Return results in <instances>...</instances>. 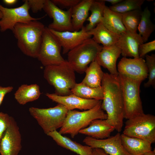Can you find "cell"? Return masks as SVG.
I'll return each mask as SVG.
<instances>
[{
    "label": "cell",
    "instance_id": "6da1fadb",
    "mask_svg": "<svg viewBox=\"0 0 155 155\" xmlns=\"http://www.w3.org/2000/svg\"><path fill=\"white\" fill-rule=\"evenodd\" d=\"M118 75L104 73L101 82L104 95L101 106L106 112L107 122L119 132L122 130L124 118L122 90Z\"/></svg>",
    "mask_w": 155,
    "mask_h": 155
},
{
    "label": "cell",
    "instance_id": "7a4b0ae2",
    "mask_svg": "<svg viewBox=\"0 0 155 155\" xmlns=\"http://www.w3.org/2000/svg\"><path fill=\"white\" fill-rule=\"evenodd\" d=\"M45 26L38 20L17 24L12 31L17 45L25 55L37 58Z\"/></svg>",
    "mask_w": 155,
    "mask_h": 155
},
{
    "label": "cell",
    "instance_id": "3957f363",
    "mask_svg": "<svg viewBox=\"0 0 155 155\" xmlns=\"http://www.w3.org/2000/svg\"><path fill=\"white\" fill-rule=\"evenodd\" d=\"M44 77L55 89V94L61 96L72 94L76 84L75 71L67 61L60 65L45 67Z\"/></svg>",
    "mask_w": 155,
    "mask_h": 155
},
{
    "label": "cell",
    "instance_id": "277c9868",
    "mask_svg": "<svg viewBox=\"0 0 155 155\" xmlns=\"http://www.w3.org/2000/svg\"><path fill=\"white\" fill-rule=\"evenodd\" d=\"M102 100L94 107L83 111L68 110L65 121L59 132L61 134H69L74 138L81 129L87 127L93 120L106 119L107 116L102 108Z\"/></svg>",
    "mask_w": 155,
    "mask_h": 155
},
{
    "label": "cell",
    "instance_id": "5b68a950",
    "mask_svg": "<svg viewBox=\"0 0 155 155\" xmlns=\"http://www.w3.org/2000/svg\"><path fill=\"white\" fill-rule=\"evenodd\" d=\"M123 104L124 118L127 119L144 113L140 95L142 81L129 78L120 74Z\"/></svg>",
    "mask_w": 155,
    "mask_h": 155
},
{
    "label": "cell",
    "instance_id": "8992f818",
    "mask_svg": "<svg viewBox=\"0 0 155 155\" xmlns=\"http://www.w3.org/2000/svg\"><path fill=\"white\" fill-rule=\"evenodd\" d=\"M102 47L92 38H88L67 53V61L75 71L83 73L88 65L96 59Z\"/></svg>",
    "mask_w": 155,
    "mask_h": 155
},
{
    "label": "cell",
    "instance_id": "52a82bcc",
    "mask_svg": "<svg viewBox=\"0 0 155 155\" xmlns=\"http://www.w3.org/2000/svg\"><path fill=\"white\" fill-rule=\"evenodd\" d=\"M68 111L64 105L60 104L49 108L32 107L29 109L30 115L36 120L46 135L62 127Z\"/></svg>",
    "mask_w": 155,
    "mask_h": 155
},
{
    "label": "cell",
    "instance_id": "ba28073f",
    "mask_svg": "<svg viewBox=\"0 0 155 155\" xmlns=\"http://www.w3.org/2000/svg\"><path fill=\"white\" fill-rule=\"evenodd\" d=\"M123 134L140 138L151 143L155 142V116L144 113L127 119Z\"/></svg>",
    "mask_w": 155,
    "mask_h": 155
},
{
    "label": "cell",
    "instance_id": "9c48e42d",
    "mask_svg": "<svg viewBox=\"0 0 155 155\" xmlns=\"http://www.w3.org/2000/svg\"><path fill=\"white\" fill-rule=\"evenodd\" d=\"M61 48L57 38L45 26L37 58L45 67L63 63L66 60L61 55Z\"/></svg>",
    "mask_w": 155,
    "mask_h": 155
},
{
    "label": "cell",
    "instance_id": "30bf717a",
    "mask_svg": "<svg viewBox=\"0 0 155 155\" xmlns=\"http://www.w3.org/2000/svg\"><path fill=\"white\" fill-rule=\"evenodd\" d=\"M23 1L24 3L20 6L14 8L5 7L0 3V10L2 15L0 20L1 32H3L9 30L12 31L18 23H27L42 18L32 17L29 13L30 7L27 0Z\"/></svg>",
    "mask_w": 155,
    "mask_h": 155
},
{
    "label": "cell",
    "instance_id": "8fae6325",
    "mask_svg": "<svg viewBox=\"0 0 155 155\" xmlns=\"http://www.w3.org/2000/svg\"><path fill=\"white\" fill-rule=\"evenodd\" d=\"M72 9L65 11L52 2L46 0L43 9L53 22L48 28L57 32L73 31L71 23Z\"/></svg>",
    "mask_w": 155,
    "mask_h": 155
},
{
    "label": "cell",
    "instance_id": "7c38bea8",
    "mask_svg": "<svg viewBox=\"0 0 155 155\" xmlns=\"http://www.w3.org/2000/svg\"><path fill=\"white\" fill-rule=\"evenodd\" d=\"M21 136L19 127L11 117L10 123L0 141L1 155H18L21 149Z\"/></svg>",
    "mask_w": 155,
    "mask_h": 155
},
{
    "label": "cell",
    "instance_id": "4fadbf2b",
    "mask_svg": "<svg viewBox=\"0 0 155 155\" xmlns=\"http://www.w3.org/2000/svg\"><path fill=\"white\" fill-rule=\"evenodd\" d=\"M117 67L119 74L134 80L142 82L148 77L145 60L143 58L123 57Z\"/></svg>",
    "mask_w": 155,
    "mask_h": 155
},
{
    "label": "cell",
    "instance_id": "5bb4252c",
    "mask_svg": "<svg viewBox=\"0 0 155 155\" xmlns=\"http://www.w3.org/2000/svg\"><path fill=\"white\" fill-rule=\"evenodd\" d=\"M119 132L114 136L103 139H97L87 136L83 142L92 148H99L109 155H129L122 145Z\"/></svg>",
    "mask_w": 155,
    "mask_h": 155
},
{
    "label": "cell",
    "instance_id": "9a60e30c",
    "mask_svg": "<svg viewBox=\"0 0 155 155\" xmlns=\"http://www.w3.org/2000/svg\"><path fill=\"white\" fill-rule=\"evenodd\" d=\"M46 95L53 101L63 105L68 110L75 109L85 111L89 110L96 106L100 101L83 98L73 94L61 96L55 93H46Z\"/></svg>",
    "mask_w": 155,
    "mask_h": 155
},
{
    "label": "cell",
    "instance_id": "2e32d148",
    "mask_svg": "<svg viewBox=\"0 0 155 155\" xmlns=\"http://www.w3.org/2000/svg\"><path fill=\"white\" fill-rule=\"evenodd\" d=\"M59 40L63 49V54L67 53L92 36L86 31L84 26L79 31L57 32L49 29Z\"/></svg>",
    "mask_w": 155,
    "mask_h": 155
},
{
    "label": "cell",
    "instance_id": "e0dca14e",
    "mask_svg": "<svg viewBox=\"0 0 155 155\" xmlns=\"http://www.w3.org/2000/svg\"><path fill=\"white\" fill-rule=\"evenodd\" d=\"M144 43L138 33L126 31L119 36L117 44L121 49V54L123 57L137 58H139V47Z\"/></svg>",
    "mask_w": 155,
    "mask_h": 155
},
{
    "label": "cell",
    "instance_id": "ac0fdd59",
    "mask_svg": "<svg viewBox=\"0 0 155 155\" xmlns=\"http://www.w3.org/2000/svg\"><path fill=\"white\" fill-rule=\"evenodd\" d=\"M121 54V49L117 43L108 47H103L96 60L101 66L107 69L110 74L117 75L119 73L116 62Z\"/></svg>",
    "mask_w": 155,
    "mask_h": 155
},
{
    "label": "cell",
    "instance_id": "d6986e66",
    "mask_svg": "<svg viewBox=\"0 0 155 155\" xmlns=\"http://www.w3.org/2000/svg\"><path fill=\"white\" fill-rule=\"evenodd\" d=\"M115 130L106 119H97L92 121L88 127L81 130L79 133L97 139H103L109 137Z\"/></svg>",
    "mask_w": 155,
    "mask_h": 155
},
{
    "label": "cell",
    "instance_id": "ffe728a7",
    "mask_svg": "<svg viewBox=\"0 0 155 155\" xmlns=\"http://www.w3.org/2000/svg\"><path fill=\"white\" fill-rule=\"evenodd\" d=\"M58 145L79 155H92V148L87 146H84L63 136L57 131L47 134Z\"/></svg>",
    "mask_w": 155,
    "mask_h": 155
},
{
    "label": "cell",
    "instance_id": "44dd1931",
    "mask_svg": "<svg viewBox=\"0 0 155 155\" xmlns=\"http://www.w3.org/2000/svg\"><path fill=\"white\" fill-rule=\"evenodd\" d=\"M121 136L123 146L129 155H141L152 150V144L147 141L123 133Z\"/></svg>",
    "mask_w": 155,
    "mask_h": 155
},
{
    "label": "cell",
    "instance_id": "7402d4cb",
    "mask_svg": "<svg viewBox=\"0 0 155 155\" xmlns=\"http://www.w3.org/2000/svg\"><path fill=\"white\" fill-rule=\"evenodd\" d=\"M100 22L108 30L120 36L127 30L122 21V14L111 10L106 6Z\"/></svg>",
    "mask_w": 155,
    "mask_h": 155
},
{
    "label": "cell",
    "instance_id": "603a6c76",
    "mask_svg": "<svg viewBox=\"0 0 155 155\" xmlns=\"http://www.w3.org/2000/svg\"><path fill=\"white\" fill-rule=\"evenodd\" d=\"M94 0H81L72 9L71 23L73 31H79L84 26Z\"/></svg>",
    "mask_w": 155,
    "mask_h": 155
},
{
    "label": "cell",
    "instance_id": "cb8c5ba5",
    "mask_svg": "<svg viewBox=\"0 0 155 155\" xmlns=\"http://www.w3.org/2000/svg\"><path fill=\"white\" fill-rule=\"evenodd\" d=\"M96 42L106 47L117 43L119 36L108 30L100 22L94 28L88 31Z\"/></svg>",
    "mask_w": 155,
    "mask_h": 155
},
{
    "label": "cell",
    "instance_id": "d4e9b609",
    "mask_svg": "<svg viewBox=\"0 0 155 155\" xmlns=\"http://www.w3.org/2000/svg\"><path fill=\"white\" fill-rule=\"evenodd\" d=\"M41 94L40 88L36 84H23L20 86L14 94V98L20 104L38 99Z\"/></svg>",
    "mask_w": 155,
    "mask_h": 155
},
{
    "label": "cell",
    "instance_id": "484cf974",
    "mask_svg": "<svg viewBox=\"0 0 155 155\" xmlns=\"http://www.w3.org/2000/svg\"><path fill=\"white\" fill-rule=\"evenodd\" d=\"M86 75L81 82L84 85L93 88L101 86L104 73L96 59L92 62L86 69Z\"/></svg>",
    "mask_w": 155,
    "mask_h": 155
},
{
    "label": "cell",
    "instance_id": "4316f807",
    "mask_svg": "<svg viewBox=\"0 0 155 155\" xmlns=\"http://www.w3.org/2000/svg\"><path fill=\"white\" fill-rule=\"evenodd\" d=\"M71 91L72 94L86 99L102 100L103 99V89L102 86L93 88L81 82L76 83Z\"/></svg>",
    "mask_w": 155,
    "mask_h": 155
},
{
    "label": "cell",
    "instance_id": "83f0119b",
    "mask_svg": "<svg viewBox=\"0 0 155 155\" xmlns=\"http://www.w3.org/2000/svg\"><path fill=\"white\" fill-rule=\"evenodd\" d=\"M104 0H93L90 9L91 15L86 20L89 23L84 26L86 31L90 30L100 22L106 6Z\"/></svg>",
    "mask_w": 155,
    "mask_h": 155
},
{
    "label": "cell",
    "instance_id": "f1b7e54d",
    "mask_svg": "<svg viewBox=\"0 0 155 155\" xmlns=\"http://www.w3.org/2000/svg\"><path fill=\"white\" fill-rule=\"evenodd\" d=\"M150 11L146 7L142 11L140 22L137 27L139 35L141 37L144 42H147L155 29L154 24L150 19Z\"/></svg>",
    "mask_w": 155,
    "mask_h": 155
},
{
    "label": "cell",
    "instance_id": "f546056e",
    "mask_svg": "<svg viewBox=\"0 0 155 155\" xmlns=\"http://www.w3.org/2000/svg\"><path fill=\"white\" fill-rule=\"evenodd\" d=\"M142 11L141 9L131 11L122 14V21L127 31L137 33Z\"/></svg>",
    "mask_w": 155,
    "mask_h": 155
},
{
    "label": "cell",
    "instance_id": "4dcf8cb0",
    "mask_svg": "<svg viewBox=\"0 0 155 155\" xmlns=\"http://www.w3.org/2000/svg\"><path fill=\"white\" fill-rule=\"evenodd\" d=\"M145 0H125L109 8L112 11L121 14L134 10L141 9Z\"/></svg>",
    "mask_w": 155,
    "mask_h": 155
},
{
    "label": "cell",
    "instance_id": "1f68e13d",
    "mask_svg": "<svg viewBox=\"0 0 155 155\" xmlns=\"http://www.w3.org/2000/svg\"><path fill=\"white\" fill-rule=\"evenodd\" d=\"M145 57L148 80L144 84V87L148 88L152 86L154 87L155 85V55L152 54L150 55L147 54Z\"/></svg>",
    "mask_w": 155,
    "mask_h": 155
},
{
    "label": "cell",
    "instance_id": "d6a6232c",
    "mask_svg": "<svg viewBox=\"0 0 155 155\" xmlns=\"http://www.w3.org/2000/svg\"><path fill=\"white\" fill-rule=\"evenodd\" d=\"M155 50V40L148 42L144 43L141 45L139 48V57L143 59L147 53Z\"/></svg>",
    "mask_w": 155,
    "mask_h": 155
},
{
    "label": "cell",
    "instance_id": "836d02e7",
    "mask_svg": "<svg viewBox=\"0 0 155 155\" xmlns=\"http://www.w3.org/2000/svg\"><path fill=\"white\" fill-rule=\"evenodd\" d=\"M11 117L8 114L0 112V141L4 132L8 127Z\"/></svg>",
    "mask_w": 155,
    "mask_h": 155
},
{
    "label": "cell",
    "instance_id": "e575fe53",
    "mask_svg": "<svg viewBox=\"0 0 155 155\" xmlns=\"http://www.w3.org/2000/svg\"><path fill=\"white\" fill-rule=\"evenodd\" d=\"M81 0H51L55 4L60 8H72Z\"/></svg>",
    "mask_w": 155,
    "mask_h": 155
},
{
    "label": "cell",
    "instance_id": "d590c367",
    "mask_svg": "<svg viewBox=\"0 0 155 155\" xmlns=\"http://www.w3.org/2000/svg\"><path fill=\"white\" fill-rule=\"evenodd\" d=\"M28 4L34 13L41 11L44 7L46 0H27Z\"/></svg>",
    "mask_w": 155,
    "mask_h": 155
},
{
    "label": "cell",
    "instance_id": "8d00e7d4",
    "mask_svg": "<svg viewBox=\"0 0 155 155\" xmlns=\"http://www.w3.org/2000/svg\"><path fill=\"white\" fill-rule=\"evenodd\" d=\"M13 89L12 86L2 87L0 86V105L2 104L5 96Z\"/></svg>",
    "mask_w": 155,
    "mask_h": 155
},
{
    "label": "cell",
    "instance_id": "74e56055",
    "mask_svg": "<svg viewBox=\"0 0 155 155\" xmlns=\"http://www.w3.org/2000/svg\"><path fill=\"white\" fill-rule=\"evenodd\" d=\"M92 155H109L99 148H92Z\"/></svg>",
    "mask_w": 155,
    "mask_h": 155
},
{
    "label": "cell",
    "instance_id": "f35d334b",
    "mask_svg": "<svg viewBox=\"0 0 155 155\" xmlns=\"http://www.w3.org/2000/svg\"><path fill=\"white\" fill-rule=\"evenodd\" d=\"M18 1L17 0H3V2L7 5H11L16 4Z\"/></svg>",
    "mask_w": 155,
    "mask_h": 155
},
{
    "label": "cell",
    "instance_id": "ab89813d",
    "mask_svg": "<svg viewBox=\"0 0 155 155\" xmlns=\"http://www.w3.org/2000/svg\"><path fill=\"white\" fill-rule=\"evenodd\" d=\"M104 1L110 3L112 5H114L120 3L123 0H104Z\"/></svg>",
    "mask_w": 155,
    "mask_h": 155
},
{
    "label": "cell",
    "instance_id": "60d3db41",
    "mask_svg": "<svg viewBox=\"0 0 155 155\" xmlns=\"http://www.w3.org/2000/svg\"><path fill=\"white\" fill-rule=\"evenodd\" d=\"M141 155H155V150L148 151Z\"/></svg>",
    "mask_w": 155,
    "mask_h": 155
},
{
    "label": "cell",
    "instance_id": "b9f144b4",
    "mask_svg": "<svg viewBox=\"0 0 155 155\" xmlns=\"http://www.w3.org/2000/svg\"><path fill=\"white\" fill-rule=\"evenodd\" d=\"M2 13L1 10H0V20L2 18Z\"/></svg>",
    "mask_w": 155,
    "mask_h": 155
}]
</instances>
